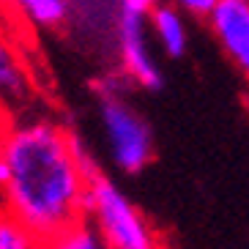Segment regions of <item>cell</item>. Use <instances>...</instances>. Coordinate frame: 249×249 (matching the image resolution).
Returning a JSON list of instances; mask_svg holds the SVG:
<instances>
[{
	"instance_id": "cell-9",
	"label": "cell",
	"mask_w": 249,
	"mask_h": 249,
	"mask_svg": "<svg viewBox=\"0 0 249 249\" xmlns=\"http://www.w3.org/2000/svg\"><path fill=\"white\" fill-rule=\"evenodd\" d=\"M44 249H110V247L88 219H80L63 227L60 233L50 235L44 241Z\"/></svg>"
},
{
	"instance_id": "cell-8",
	"label": "cell",
	"mask_w": 249,
	"mask_h": 249,
	"mask_svg": "<svg viewBox=\"0 0 249 249\" xmlns=\"http://www.w3.org/2000/svg\"><path fill=\"white\" fill-rule=\"evenodd\" d=\"M17 11L36 28H60L69 17V0H11Z\"/></svg>"
},
{
	"instance_id": "cell-3",
	"label": "cell",
	"mask_w": 249,
	"mask_h": 249,
	"mask_svg": "<svg viewBox=\"0 0 249 249\" xmlns=\"http://www.w3.org/2000/svg\"><path fill=\"white\" fill-rule=\"evenodd\" d=\"M99 126L107 145V156L121 173H140L154 159V132L129 96L99 102Z\"/></svg>"
},
{
	"instance_id": "cell-11",
	"label": "cell",
	"mask_w": 249,
	"mask_h": 249,
	"mask_svg": "<svg viewBox=\"0 0 249 249\" xmlns=\"http://www.w3.org/2000/svg\"><path fill=\"white\" fill-rule=\"evenodd\" d=\"M129 88H134V85L124 74L121 66L107 69V71H102L93 80V93H96L99 102H102V99H124V96H129Z\"/></svg>"
},
{
	"instance_id": "cell-6",
	"label": "cell",
	"mask_w": 249,
	"mask_h": 249,
	"mask_svg": "<svg viewBox=\"0 0 249 249\" xmlns=\"http://www.w3.org/2000/svg\"><path fill=\"white\" fill-rule=\"evenodd\" d=\"M33 99V80L22 52L8 36H0V107L3 112H22Z\"/></svg>"
},
{
	"instance_id": "cell-14",
	"label": "cell",
	"mask_w": 249,
	"mask_h": 249,
	"mask_svg": "<svg viewBox=\"0 0 249 249\" xmlns=\"http://www.w3.org/2000/svg\"><path fill=\"white\" fill-rule=\"evenodd\" d=\"M0 124H3V107H0Z\"/></svg>"
},
{
	"instance_id": "cell-10",
	"label": "cell",
	"mask_w": 249,
	"mask_h": 249,
	"mask_svg": "<svg viewBox=\"0 0 249 249\" xmlns=\"http://www.w3.org/2000/svg\"><path fill=\"white\" fill-rule=\"evenodd\" d=\"M0 249H44V238L11 213L0 211Z\"/></svg>"
},
{
	"instance_id": "cell-13",
	"label": "cell",
	"mask_w": 249,
	"mask_h": 249,
	"mask_svg": "<svg viewBox=\"0 0 249 249\" xmlns=\"http://www.w3.org/2000/svg\"><path fill=\"white\" fill-rule=\"evenodd\" d=\"M164 0H118V11H129V14L151 17Z\"/></svg>"
},
{
	"instance_id": "cell-12",
	"label": "cell",
	"mask_w": 249,
	"mask_h": 249,
	"mask_svg": "<svg viewBox=\"0 0 249 249\" xmlns=\"http://www.w3.org/2000/svg\"><path fill=\"white\" fill-rule=\"evenodd\" d=\"M167 3L178 6L186 17H197V19H208V14L219 6V0H167Z\"/></svg>"
},
{
	"instance_id": "cell-4",
	"label": "cell",
	"mask_w": 249,
	"mask_h": 249,
	"mask_svg": "<svg viewBox=\"0 0 249 249\" xmlns=\"http://www.w3.org/2000/svg\"><path fill=\"white\" fill-rule=\"evenodd\" d=\"M154 36L148 28V17L118 11L115 17V50H118V66L132 80L134 88L142 90H159L164 82L159 63L154 58Z\"/></svg>"
},
{
	"instance_id": "cell-7",
	"label": "cell",
	"mask_w": 249,
	"mask_h": 249,
	"mask_svg": "<svg viewBox=\"0 0 249 249\" xmlns=\"http://www.w3.org/2000/svg\"><path fill=\"white\" fill-rule=\"evenodd\" d=\"M189 17L183 14L173 3H161L154 14L148 17V28L154 36V44L161 50V55L167 58H181L189 50Z\"/></svg>"
},
{
	"instance_id": "cell-5",
	"label": "cell",
	"mask_w": 249,
	"mask_h": 249,
	"mask_svg": "<svg viewBox=\"0 0 249 249\" xmlns=\"http://www.w3.org/2000/svg\"><path fill=\"white\" fill-rule=\"evenodd\" d=\"M205 22L225 58L249 85V0H219Z\"/></svg>"
},
{
	"instance_id": "cell-2",
	"label": "cell",
	"mask_w": 249,
	"mask_h": 249,
	"mask_svg": "<svg viewBox=\"0 0 249 249\" xmlns=\"http://www.w3.org/2000/svg\"><path fill=\"white\" fill-rule=\"evenodd\" d=\"M85 219L99 230L110 249H161L151 222L115 181L96 176L85 197Z\"/></svg>"
},
{
	"instance_id": "cell-1",
	"label": "cell",
	"mask_w": 249,
	"mask_h": 249,
	"mask_svg": "<svg viewBox=\"0 0 249 249\" xmlns=\"http://www.w3.org/2000/svg\"><path fill=\"white\" fill-rule=\"evenodd\" d=\"M90 178L74 154V132L52 118L0 124V211L41 238L85 219Z\"/></svg>"
}]
</instances>
